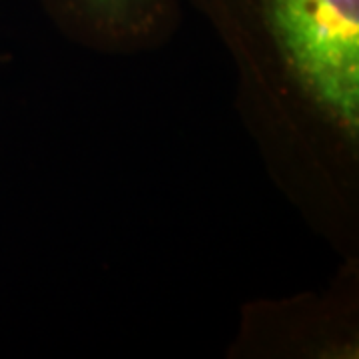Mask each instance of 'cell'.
Wrapping results in <instances>:
<instances>
[{
  "label": "cell",
  "mask_w": 359,
  "mask_h": 359,
  "mask_svg": "<svg viewBox=\"0 0 359 359\" xmlns=\"http://www.w3.org/2000/svg\"><path fill=\"white\" fill-rule=\"evenodd\" d=\"M228 25L276 46L306 102L355 144L359 130V0H196Z\"/></svg>",
  "instance_id": "cell-1"
},
{
  "label": "cell",
  "mask_w": 359,
  "mask_h": 359,
  "mask_svg": "<svg viewBox=\"0 0 359 359\" xmlns=\"http://www.w3.org/2000/svg\"><path fill=\"white\" fill-rule=\"evenodd\" d=\"M68 32L96 44H142L176 22L180 0H40Z\"/></svg>",
  "instance_id": "cell-2"
}]
</instances>
